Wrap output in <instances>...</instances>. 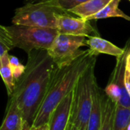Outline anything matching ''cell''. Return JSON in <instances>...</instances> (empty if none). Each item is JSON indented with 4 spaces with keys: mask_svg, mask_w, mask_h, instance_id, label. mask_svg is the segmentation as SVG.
I'll return each mask as SVG.
<instances>
[{
    "mask_svg": "<svg viewBox=\"0 0 130 130\" xmlns=\"http://www.w3.org/2000/svg\"><path fill=\"white\" fill-rule=\"evenodd\" d=\"M25 67L9 98L15 99L24 120L31 127L58 66L47 50H34L27 53Z\"/></svg>",
    "mask_w": 130,
    "mask_h": 130,
    "instance_id": "cell-1",
    "label": "cell"
},
{
    "mask_svg": "<svg viewBox=\"0 0 130 130\" xmlns=\"http://www.w3.org/2000/svg\"><path fill=\"white\" fill-rule=\"evenodd\" d=\"M98 55V53L89 48L71 64L56 68L32 126H40L49 122L53 110L73 91L78 78L93 62L97 61Z\"/></svg>",
    "mask_w": 130,
    "mask_h": 130,
    "instance_id": "cell-2",
    "label": "cell"
},
{
    "mask_svg": "<svg viewBox=\"0 0 130 130\" xmlns=\"http://www.w3.org/2000/svg\"><path fill=\"white\" fill-rule=\"evenodd\" d=\"M59 31L55 28L20 24L0 26V50L8 52L18 47L27 53L34 50H49Z\"/></svg>",
    "mask_w": 130,
    "mask_h": 130,
    "instance_id": "cell-3",
    "label": "cell"
},
{
    "mask_svg": "<svg viewBox=\"0 0 130 130\" xmlns=\"http://www.w3.org/2000/svg\"><path fill=\"white\" fill-rule=\"evenodd\" d=\"M93 62L78 78L74 89L70 122L80 130H86L93 105V91L97 84Z\"/></svg>",
    "mask_w": 130,
    "mask_h": 130,
    "instance_id": "cell-4",
    "label": "cell"
},
{
    "mask_svg": "<svg viewBox=\"0 0 130 130\" xmlns=\"http://www.w3.org/2000/svg\"><path fill=\"white\" fill-rule=\"evenodd\" d=\"M67 13L60 8L42 2H28L16 8L11 19L13 24L57 29L58 15Z\"/></svg>",
    "mask_w": 130,
    "mask_h": 130,
    "instance_id": "cell-5",
    "label": "cell"
},
{
    "mask_svg": "<svg viewBox=\"0 0 130 130\" xmlns=\"http://www.w3.org/2000/svg\"><path fill=\"white\" fill-rule=\"evenodd\" d=\"M86 42L85 37L59 34L47 50L56 66L60 68L71 64L82 56L85 50H81L80 48L87 46Z\"/></svg>",
    "mask_w": 130,
    "mask_h": 130,
    "instance_id": "cell-6",
    "label": "cell"
},
{
    "mask_svg": "<svg viewBox=\"0 0 130 130\" xmlns=\"http://www.w3.org/2000/svg\"><path fill=\"white\" fill-rule=\"evenodd\" d=\"M125 53L117 58L116 66L104 90L107 95L117 104L130 108V96L125 85L126 56L130 47V42L125 45Z\"/></svg>",
    "mask_w": 130,
    "mask_h": 130,
    "instance_id": "cell-7",
    "label": "cell"
},
{
    "mask_svg": "<svg viewBox=\"0 0 130 130\" xmlns=\"http://www.w3.org/2000/svg\"><path fill=\"white\" fill-rule=\"evenodd\" d=\"M57 30L59 34L82 36L88 38L100 37L98 30L91 24V21L76 18L67 13L58 15Z\"/></svg>",
    "mask_w": 130,
    "mask_h": 130,
    "instance_id": "cell-8",
    "label": "cell"
},
{
    "mask_svg": "<svg viewBox=\"0 0 130 130\" xmlns=\"http://www.w3.org/2000/svg\"><path fill=\"white\" fill-rule=\"evenodd\" d=\"M73 91L66 96L53 110L50 120V130H66L70 122Z\"/></svg>",
    "mask_w": 130,
    "mask_h": 130,
    "instance_id": "cell-9",
    "label": "cell"
},
{
    "mask_svg": "<svg viewBox=\"0 0 130 130\" xmlns=\"http://www.w3.org/2000/svg\"><path fill=\"white\" fill-rule=\"evenodd\" d=\"M28 124L23 117V114L14 98L10 97L6 113L0 130H21Z\"/></svg>",
    "mask_w": 130,
    "mask_h": 130,
    "instance_id": "cell-10",
    "label": "cell"
},
{
    "mask_svg": "<svg viewBox=\"0 0 130 130\" xmlns=\"http://www.w3.org/2000/svg\"><path fill=\"white\" fill-rule=\"evenodd\" d=\"M101 123L100 130H113L115 121L116 104L107 95L101 92Z\"/></svg>",
    "mask_w": 130,
    "mask_h": 130,
    "instance_id": "cell-11",
    "label": "cell"
},
{
    "mask_svg": "<svg viewBox=\"0 0 130 130\" xmlns=\"http://www.w3.org/2000/svg\"><path fill=\"white\" fill-rule=\"evenodd\" d=\"M87 46L92 50L100 53H104L116 58L122 56L125 53V47L120 48L111 42L101 38L100 37H93L87 40Z\"/></svg>",
    "mask_w": 130,
    "mask_h": 130,
    "instance_id": "cell-12",
    "label": "cell"
},
{
    "mask_svg": "<svg viewBox=\"0 0 130 130\" xmlns=\"http://www.w3.org/2000/svg\"><path fill=\"white\" fill-rule=\"evenodd\" d=\"M112 0H88L69 9L67 12L75 14L85 20L88 17L101 11Z\"/></svg>",
    "mask_w": 130,
    "mask_h": 130,
    "instance_id": "cell-13",
    "label": "cell"
},
{
    "mask_svg": "<svg viewBox=\"0 0 130 130\" xmlns=\"http://www.w3.org/2000/svg\"><path fill=\"white\" fill-rule=\"evenodd\" d=\"M101 90L98 85H95L93 91V105L91 112L88 122L86 130H100L101 123Z\"/></svg>",
    "mask_w": 130,
    "mask_h": 130,
    "instance_id": "cell-14",
    "label": "cell"
},
{
    "mask_svg": "<svg viewBox=\"0 0 130 130\" xmlns=\"http://www.w3.org/2000/svg\"><path fill=\"white\" fill-rule=\"evenodd\" d=\"M120 2V0H112L101 11L92 16L88 17L85 20L92 21V20L104 19L107 18H122L125 20L130 21V16L126 14L122 10L119 8Z\"/></svg>",
    "mask_w": 130,
    "mask_h": 130,
    "instance_id": "cell-15",
    "label": "cell"
},
{
    "mask_svg": "<svg viewBox=\"0 0 130 130\" xmlns=\"http://www.w3.org/2000/svg\"><path fill=\"white\" fill-rule=\"evenodd\" d=\"M0 73L6 87L8 96H11L15 88V81L10 66V55L8 53L0 56Z\"/></svg>",
    "mask_w": 130,
    "mask_h": 130,
    "instance_id": "cell-16",
    "label": "cell"
},
{
    "mask_svg": "<svg viewBox=\"0 0 130 130\" xmlns=\"http://www.w3.org/2000/svg\"><path fill=\"white\" fill-rule=\"evenodd\" d=\"M130 126V108L116 104L113 130H127Z\"/></svg>",
    "mask_w": 130,
    "mask_h": 130,
    "instance_id": "cell-17",
    "label": "cell"
},
{
    "mask_svg": "<svg viewBox=\"0 0 130 130\" xmlns=\"http://www.w3.org/2000/svg\"><path fill=\"white\" fill-rule=\"evenodd\" d=\"M88 0H41L42 2L57 7L65 12Z\"/></svg>",
    "mask_w": 130,
    "mask_h": 130,
    "instance_id": "cell-18",
    "label": "cell"
},
{
    "mask_svg": "<svg viewBox=\"0 0 130 130\" xmlns=\"http://www.w3.org/2000/svg\"><path fill=\"white\" fill-rule=\"evenodd\" d=\"M10 66L13 72L14 81L16 82L24 74L26 67L20 62L17 57L14 56H10Z\"/></svg>",
    "mask_w": 130,
    "mask_h": 130,
    "instance_id": "cell-19",
    "label": "cell"
},
{
    "mask_svg": "<svg viewBox=\"0 0 130 130\" xmlns=\"http://www.w3.org/2000/svg\"><path fill=\"white\" fill-rule=\"evenodd\" d=\"M125 85L126 90L130 96V69L126 68V72H125Z\"/></svg>",
    "mask_w": 130,
    "mask_h": 130,
    "instance_id": "cell-20",
    "label": "cell"
},
{
    "mask_svg": "<svg viewBox=\"0 0 130 130\" xmlns=\"http://www.w3.org/2000/svg\"><path fill=\"white\" fill-rule=\"evenodd\" d=\"M30 130H50V125H49V123H46L40 126H31Z\"/></svg>",
    "mask_w": 130,
    "mask_h": 130,
    "instance_id": "cell-21",
    "label": "cell"
},
{
    "mask_svg": "<svg viewBox=\"0 0 130 130\" xmlns=\"http://www.w3.org/2000/svg\"><path fill=\"white\" fill-rule=\"evenodd\" d=\"M66 130H80V129H79L76 126H75L73 123H69L68 124V126H67V127H66Z\"/></svg>",
    "mask_w": 130,
    "mask_h": 130,
    "instance_id": "cell-22",
    "label": "cell"
},
{
    "mask_svg": "<svg viewBox=\"0 0 130 130\" xmlns=\"http://www.w3.org/2000/svg\"><path fill=\"white\" fill-rule=\"evenodd\" d=\"M126 68L130 69V47L128 50V53L126 56Z\"/></svg>",
    "mask_w": 130,
    "mask_h": 130,
    "instance_id": "cell-23",
    "label": "cell"
},
{
    "mask_svg": "<svg viewBox=\"0 0 130 130\" xmlns=\"http://www.w3.org/2000/svg\"><path fill=\"white\" fill-rule=\"evenodd\" d=\"M30 126L28 125V124H26L25 126H24V129L21 130H30Z\"/></svg>",
    "mask_w": 130,
    "mask_h": 130,
    "instance_id": "cell-24",
    "label": "cell"
},
{
    "mask_svg": "<svg viewBox=\"0 0 130 130\" xmlns=\"http://www.w3.org/2000/svg\"><path fill=\"white\" fill-rule=\"evenodd\" d=\"M24 1H26V2H30V0H24Z\"/></svg>",
    "mask_w": 130,
    "mask_h": 130,
    "instance_id": "cell-25",
    "label": "cell"
},
{
    "mask_svg": "<svg viewBox=\"0 0 130 130\" xmlns=\"http://www.w3.org/2000/svg\"><path fill=\"white\" fill-rule=\"evenodd\" d=\"M128 1H129V2H130V0H128Z\"/></svg>",
    "mask_w": 130,
    "mask_h": 130,
    "instance_id": "cell-26",
    "label": "cell"
}]
</instances>
